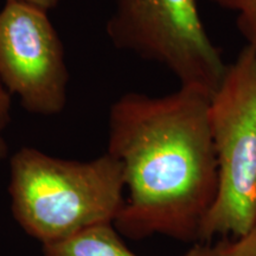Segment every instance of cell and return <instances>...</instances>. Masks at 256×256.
Returning <instances> with one entry per match:
<instances>
[{
  "label": "cell",
  "instance_id": "cell-6",
  "mask_svg": "<svg viewBox=\"0 0 256 256\" xmlns=\"http://www.w3.org/2000/svg\"><path fill=\"white\" fill-rule=\"evenodd\" d=\"M44 256H136L114 224H101L64 241L43 246Z\"/></svg>",
  "mask_w": 256,
  "mask_h": 256
},
{
  "label": "cell",
  "instance_id": "cell-8",
  "mask_svg": "<svg viewBox=\"0 0 256 256\" xmlns=\"http://www.w3.org/2000/svg\"><path fill=\"white\" fill-rule=\"evenodd\" d=\"M220 8L235 14L236 26L247 46L256 50V0H210Z\"/></svg>",
  "mask_w": 256,
  "mask_h": 256
},
{
  "label": "cell",
  "instance_id": "cell-7",
  "mask_svg": "<svg viewBox=\"0 0 256 256\" xmlns=\"http://www.w3.org/2000/svg\"><path fill=\"white\" fill-rule=\"evenodd\" d=\"M183 256H256V223L243 235L194 242Z\"/></svg>",
  "mask_w": 256,
  "mask_h": 256
},
{
  "label": "cell",
  "instance_id": "cell-5",
  "mask_svg": "<svg viewBox=\"0 0 256 256\" xmlns=\"http://www.w3.org/2000/svg\"><path fill=\"white\" fill-rule=\"evenodd\" d=\"M0 82L28 113L56 115L66 108L69 72L48 12L6 0L0 11Z\"/></svg>",
  "mask_w": 256,
  "mask_h": 256
},
{
  "label": "cell",
  "instance_id": "cell-3",
  "mask_svg": "<svg viewBox=\"0 0 256 256\" xmlns=\"http://www.w3.org/2000/svg\"><path fill=\"white\" fill-rule=\"evenodd\" d=\"M218 192L198 242L240 236L256 223V50L246 46L226 66L210 100Z\"/></svg>",
  "mask_w": 256,
  "mask_h": 256
},
{
  "label": "cell",
  "instance_id": "cell-1",
  "mask_svg": "<svg viewBox=\"0 0 256 256\" xmlns=\"http://www.w3.org/2000/svg\"><path fill=\"white\" fill-rule=\"evenodd\" d=\"M210 100L180 86L164 96L127 92L112 104L107 153L122 165L127 192L114 222L121 235L198 242L218 192Z\"/></svg>",
  "mask_w": 256,
  "mask_h": 256
},
{
  "label": "cell",
  "instance_id": "cell-9",
  "mask_svg": "<svg viewBox=\"0 0 256 256\" xmlns=\"http://www.w3.org/2000/svg\"><path fill=\"white\" fill-rule=\"evenodd\" d=\"M11 110L12 96L0 82V160H4L8 153V146L2 132L11 122Z\"/></svg>",
  "mask_w": 256,
  "mask_h": 256
},
{
  "label": "cell",
  "instance_id": "cell-10",
  "mask_svg": "<svg viewBox=\"0 0 256 256\" xmlns=\"http://www.w3.org/2000/svg\"><path fill=\"white\" fill-rule=\"evenodd\" d=\"M10 2H23V4L31 5L34 8H37L43 11L48 12L49 10L55 8L58 5L60 0H10Z\"/></svg>",
  "mask_w": 256,
  "mask_h": 256
},
{
  "label": "cell",
  "instance_id": "cell-4",
  "mask_svg": "<svg viewBox=\"0 0 256 256\" xmlns=\"http://www.w3.org/2000/svg\"><path fill=\"white\" fill-rule=\"evenodd\" d=\"M106 31L116 49L164 66L184 87L212 96L226 74L196 0H115Z\"/></svg>",
  "mask_w": 256,
  "mask_h": 256
},
{
  "label": "cell",
  "instance_id": "cell-2",
  "mask_svg": "<svg viewBox=\"0 0 256 256\" xmlns=\"http://www.w3.org/2000/svg\"><path fill=\"white\" fill-rule=\"evenodd\" d=\"M124 191L122 165L110 153L78 162L23 147L10 160L12 214L43 246L114 224L124 208Z\"/></svg>",
  "mask_w": 256,
  "mask_h": 256
}]
</instances>
